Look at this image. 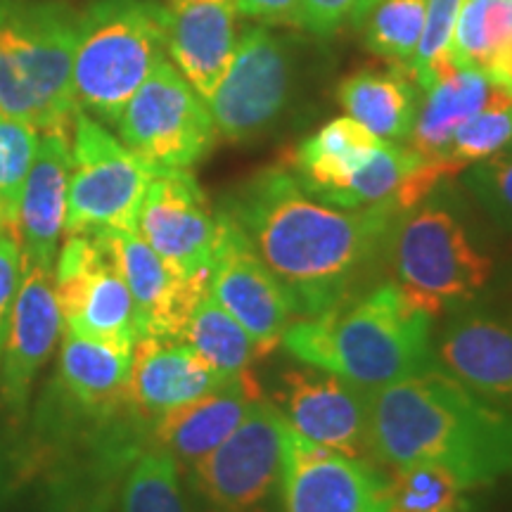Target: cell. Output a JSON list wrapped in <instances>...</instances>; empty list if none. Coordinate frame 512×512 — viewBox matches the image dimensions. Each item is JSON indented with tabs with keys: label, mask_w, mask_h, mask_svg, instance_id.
<instances>
[{
	"label": "cell",
	"mask_w": 512,
	"mask_h": 512,
	"mask_svg": "<svg viewBox=\"0 0 512 512\" xmlns=\"http://www.w3.org/2000/svg\"><path fill=\"white\" fill-rule=\"evenodd\" d=\"M290 368L280 375L275 394L278 411L299 437L344 453L370 456V392L328 370L313 366Z\"/></svg>",
	"instance_id": "5bb4252c"
},
{
	"label": "cell",
	"mask_w": 512,
	"mask_h": 512,
	"mask_svg": "<svg viewBox=\"0 0 512 512\" xmlns=\"http://www.w3.org/2000/svg\"><path fill=\"white\" fill-rule=\"evenodd\" d=\"M62 330L53 268L22 266V285L12 306L8 339L0 356V403L15 420L27 411L38 370L53 356Z\"/></svg>",
	"instance_id": "2e32d148"
},
{
	"label": "cell",
	"mask_w": 512,
	"mask_h": 512,
	"mask_svg": "<svg viewBox=\"0 0 512 512\" xmlns=\"http://www.w3.org/2000/svg\"><path fill=\"white\" fill-rule=\"evenodd\" d=\"M261 399L264 392L252 370L228 377L209 394L152 422V446H162L176 460L178 470L185 467L190 472L238 430Z\"/></svg>",
	"instance_id": "ac0fdd59"
},
{
	"label": "cell",
	"mask_w": 512,
	"mask_h": 512,
	"mask_svg": "<svg viewBox=\"0 0 512 512\" xmlns=\"http://www.w3.org/2000/svg\"><path fill=\"white\" fill-rule=\"evenodd\" d=\"M373 3H377V0H356V5H354V12H351V22L354 24H358L361 22V17H363V12H366L370 5Z\"/></svg>",
	"instance_id": "ab89813d"
},
{
	"label": "cell",
	"mask_w": 512,
	"mask_h": 512,
	"mask_svg": "<svg viewBox=\"0 0 512 512\" xmlns=\"http://www.w3.org/2000/svg\"><path fill=\"white\" fill-rule=\"evenodd\" d=\"M508 38H512V0H463L453 29L451 60L484 72Z\"/></svg>",
	"instance_id": "f546056e"
},
{
	"label": "cell",
	"mask_w": 512,
	"mask_h": 512,
	"mask_svg": "<svg viewBox=\"0 0 512 512\" xmlns=\"http://www.w3.org/2000/svg\"><path fill=\"white\" fill-rule=\"evenodd\" d=\"M69 169L72 136L43 133L10 233L22 252V266H55L67 221Z\"/></svg>",
	"instance_id": "ffe728a7"
},
{
	"label": "cell",
	"mask_w": 512,
	"mask_h": 512,
	"mask_svg": "<svg viewBox=\"0 0 512 512\" xmlns=\"http://www.w3.org/2000/svg\"><path fill=\"white\" fill-rule=\"evenodd\" d=\"M512 147V93L503 91L498 98L470 117L453 133L441 162L453 176L463 174L467 166L482 162Z\"/></svg>",
	"instance_id": "4dcf8cb0"
},
{
	"label": "cell",
	"mask_w": 512,
	"mask_h": 512,
	"mask_svg": "<svg viewBox=\"0 0 512 512\" xmlns=\"http://www.w3.org/2000/svg\"><path fill=\"white\" fill-rule=\"evenodd\" d=\"M121 512H190L176 460L162 446H147L121 482Z\"/></svg>",
	"instance_id": "f1b7e54d"
},
{
	"label": "cell",
	"mask_w": 512,
	"mask_h": 512,
	"mask_svg": "<svg viewBox=\"0 0 512 512\" xmlns=\"http://www.w3.org/2000/svg\"><path fill=\"white\" fill-rule=\"evenodd\" d=\"M155 174L105 124L76 114L64 235L138 230L140 207Z\"/></svg>",
	"instance_id": "52a82bcc"
},
{
	"label": "cell",
	"mask_w": 512,
	"mask_h": 512,
	"mask_svg": "<svg viewBox=\"0 0 512 512\" xmlns=\"http://www.w3.org/2000/svg\"><path fill=\"white\" fill-rule=\"evenodd\" d=\"M425 15L427 0H377L363 12L356 27L363 29L370 53L408 72L425 27Z\"/></svg>",
	"instance_id": "83f0119b"
},
{
	"label": "cell",
	"mask_w": 512,
	"mask_h": 512,
	"mask_svg": "<svg viewBox=\"0 0 512 512\" xmlns=\"http://www.w3.org/2000/svg\"><path fill=\"white\" fill-rule=\"evenodd\" d=\"M463 185L486 214L512 235V147L463 171Z\"/></svg>",
	"instance_id": "e575fe53"
},
{
	"label": "cell",
	"mask_w": 512,
	"mask_h": 512,
	"mask_svg": "<svg viewBox=\"0 0 512 512\" xmlns=\"http://www.w3.org/2000/svg\"><path fill=\"white\" fill-rule=\"evenodd\" d=\"M380 143L382 138L347 114L328 121L313 136L304 138L294 150L292 166H287L309 195L332 204Z\"/></svg>",
	"instance_id": "d4e9b609"
},
{
	"label": "cell",
	"mask_w": 512,
	"mask_h": 512,
	"mask_svg": "<svg viewBox=\"0 0 512 512\" xmlns=\"http://www.w3.org/2000/svg\"><path fill=\"white\" fill-rule=\"evenodd\" d=\"M238 15L299 27V0H235Z\"/></svg>",
	"instance_id": "74e56055"
},
{
	"label": "cell",
	"mask_w": 512,
	"mask_h": 512,
	"mask_svg": "<svg viewBox=\"0 0 512 512\" xmlns=\"http://www.w3.org/2000/svg\"><path fill=\"white\" fill-rule=\"evenodd\" d=\"M166 53L183 79L209 102L238 48L235 0H169Z\"/></svg>",
	"instance_id": "d6986e66"
},
{
	"label": "cell",
	"mask_w": 512,
	"mask_h": 512,
	"mask_svg": "<svg viewBox=\"0 0 512 512\" xmlns=\"http://www.w3.org/2000/svg\"><path fill=\"white\" fill-rule=\"evenodd\" d=\"M280 496L285 512H392V479L370 460L313 444L287 425Z\"/></svg>",
	"instance_id": "7c38bea8"
},
{
	"label": "cell",
	"mask_w": 512,
	"mask_h": 512,
	"mask_svg": "<svg viewBox=\"0 0 512 512\" xmlns=\"http://www.w3.org/2000/svg\"><path fill=\"white\" fill-rule=\"evenodd\" d=\"M64 332L119 349L138 342V316L131 292L98 235H67L53 266Z\"/></svg>",
	"instance_id": "30bf717a"
},
{
	"label": "cell",
	"mask_w": 512,
	"mask_h": 512,
	"mask_svg": "<svg viewBox=\"0 0 512 512\" xmlns=\"http://www.w3.org/2000/svg\"><path fill=\"white\" fill-rule=\"evenodd\" d=\"M183 342H188L219 373L221 380L247 373L259 358L247 330L216 302L211 292H204L197 302L185 325Z\"/></svg>",
	"instance_id": "4316f807"
},
{
	"label": "cell",
	"mask_w": 512,
	"mask_h": 512,
	"mask_svg": "<svg viewBox=\"0 0 512 512\" xmlns=\"http://www.w3.org/2000/svg\"><path fill=\"white\" fill-rule=\"evenodd\" d=\"M117 131L121 143L155 171H190L219 138L209 105L166 57L128 100Z\"/></svg>",
	"instance_id": "ba28073f"
},
{
	"label": "cell",
	"mask_w": 512,
	"mask_h": 512,
	"mask_svg": "<svg viewBox=\"0 0 512 512\" xmlns=\"http://www.w3.org/2000/svg\"><path fill=\"white\" fill-rule=\"evenodd\" d=\"M484 74L489 76L496 86L505 88V91L512 93V38L498 48V53L491 57V62L486 64Z\"/></svg>",
	"instance_id": "f35d334b"
},
{
	"label": "cell",
	"mask_w": 512,
	"mask_h": 512,
	"mask_svg": "<svg viewBox=\"0 0 512 512\" xmlns=\"http://www.w3.org/2000/svg\"><path fill=\"white\" fill-rule=\"evenodd\" d=\"M79 12L64 0H0V114L72 136Z\"/></svg>",
	"instance_id": "277c9868"
},
{
	"label": "cell",
	"mask_w": 512,
	"mask_h": 512,
	"mask_svg": "<svg viewBox=\"0 0 512 512\" xmlns=\"http://www.w3.org/2000/svg\"><path fill=\"white\" fill-rule=\"evenodd\" d=\"M439 188L396 219L384 252L394 283L432 316L472 302L494 275L491 256L472 242Z\"/></svg>",
	"instance_id": "8992f818"
},
{
	"label": "cell",
	"mask_w": 512,
	"mask_h": 512,
	"mask_svg": "<svg viewBox=\"0 0 512 512\" xmlns=\"http://www.w3.org/2000/svg\"><path fill=\"white\" fill-rule=\"evenodd\" d=\"M356 0H299V27L316 36H332L351 17Z\"/></svg>",
	"instance_id": "8d00e7d4"
},
{
	"label": "cell",
	"mask_w": 512,
	"mask_h": 512,
	"mask_svg": "<svg viewBox=\"0 0 512 512\" xmlns=\"http://www.w3.org/2000/svg\"><path fill=\"white\" fill-rule=\"evenodd\" d=\"M169 12L157 0H93L79 12L74 98L79 112L107 126L166 55Z\"/></svg>",
	"instance_id": "5b68a950"
},
{
	"label": "cell",
	"mask_w": 512,
	"mask_h": 512,
	"mask_svg": "<svg viewBox=\"0 0 512 512\" xmlns=\"http://www.w3.org/2000/svg\"><path fill=\"white\" fill-rule=\"evenodd\" d=\"M41 133L27 121L0 114V211L5 233H12L17 219L19 197L34 164Z\"/></svg>",
	"instance_id": "d6a6232c"
},
{
	"label": "cell",
	"mask_w": 512,
	"mask_h": 512,
	"mask_svg": "<svg viewBox=\"0 0 512 512\" xmlns=\"http://www.w3.org/2000/svg\"><path fill=\"white\" fill-rule=\"evenodd\" d=\"M460 5L463 0H427L425 27L406 72L420 91H427L441 74L456 67V62L451 60V41Z\"/></svg>",
	"instance_id": "836d02e7"
},
{
	"label": "cell",
	"mask_w": 512,
	"mask_h": 512,
	"mask_svg": "<svg viewBox=\"0 0 512 512\" xmlns=\"http://www.w3.org/2000/svg\"><path fill=\"white\" fill-rule=\"evenodd\" d=\"M98 238L110 249L136 304L138 339H183L192 311L202 294L209 292V278L185 280L176 275L138 230H107Z\"/></svg>",
	"instance_id": "e0dca14e"
},
{
	"label": "cell",
	"mask_w": 512,
	"mask_h": 512,
	"mask_svg": "<svg viewBox=\"0 0 512 512\" xmlns=\"http://www.w3.org/2000/svg\"><path fill=\"white\" fill-rule=\"evenodd\" d=\"M292 81L290 43L266 27L242 31L233 62L207 102L219 136L228 143L266 136L287 110Z\"/></svg>",
	"instance_id": "8fae6325"
},
{
	"label": "cell",
	"mask_w": 512,
	"mask_h": 512,
	"mask_svg": "<svg viewBox=\"0 0 512 512\" xmlns=\"http://www.w3.org/2000/svg\"><path fill=\"white\" fill-rule=\"evenodd\" d=\"M465 486L437 463H415L394 470L392 512H467Z\"/></svg>",
	"instance_id": "1f68e13d"
},
{
	"label": "cell",
	"mask_w": 512,
	"mask_h": 512,
	"mask_svg": "<svg viewBox=\"0 0 512 512\" xmlns=\"http://www.w3.org/2000/svg\"><path fill=\"white\" fill-rule=\"evenodd\" d=\"M368 437L380 463H437L465 489L512 475V413L437 368L370 392Z\"/></svg>",
	"instance_id": "7a4b0ae2"
},
{
	"label": "cell",
	"mask_w": 512,
	"mask_h": 512,
	"mask_svg": "<svg viewBox=\"0 0 512 512\" xmlns=\"http://www.w3.org/2000/svg\"><path fill=\"white\" fill-rule=\"evenodd\" d=\"M131 351L64 332L50 392L93 415L124 411L133 406L128 396Z\"/></svg>",
	"instance_id": "603a6c76"
},
{
	"label": "cell",
	"mask_w": 512,
	"mask_h": 512,
	"mask_svg": "<svg viewBox=\"0 0 512 512\" xmlns=\"http://www.w3.org/2000/svg\"><path fill=\"white\" fill-rule=\"evenodd\" d=\"M441 370L494 406L512 411V320L465 313L439 337Z\"/></svg>",
	"instance_id": "7402d4cb"
},
{
	"label": "cell",
	"mask_w": 512,
	"mask_h": 512,
	"mask_svg": "<svg viewBox=\"0 0 512 512\" xmlns=\"http://www.w3.org/2000/svg\"><path fill=\"white\" fill-rule=\"evenodd\" d=\"M285 418L261 399L219 448L188 472L204 512H268L283 465Z\"/></svg>",
	"instance_id": "9c48e42d"
},
{
	"label": "cell",
	"mask_w": 512,
	"mask_h": 512,
	"mask_svg": "<svg viewBox=\"0 0 512 512\" xmlns=\"http://www.w3.org/2000/svg\"><path fill=\"white\" fill-rule=\"evenodd\" d=\"M415 81L401 69H358L339 83L337 102L342 110L373 131L377 138L403 143L411 138L418 114Z\"/></svg>",
	"instance_id": "484cf974"
},
{
	"label": "cell",
	"mask_w": 512,
	"mask_h": 512,
	"mask_svg": "<svg viewBox=\"0 0 512 512\" xmlns=\"http://www.w3.org/2000/svg\"><path fill=\"white\" fill-rule=\"evenodd\" d=\"M503 91L505 88L496 86L482 69L460 64L451 67L425 91L408 138L411 147L418 155L441 162L453 133L467 119L489 107Z\"/></svg>",
	"instance_id": "cb8c5ba5"
},
{
	"label": "cell",
	"mask_w": 512,
	"mask_h": 512,
	"mask_svg": "<svg viewBox=\"0 0 512 512\" xmlns=\"http://www.w3.org/2000/svg\"><path fill=\"white\" fill-rule=\"evenodd\" d=\"M432 318L387 280L316 316L297 318L283 344L299 363L375 392L432 368Z\"/></svg>",
	"instance_id": "3957f363"
},
{
	"label": "cell",
	"mask_w": 512,
	"mask_h": 512,
	"mask_svg": "<svg viewBox=\"0 0 512 512\" xmlns=\"http://www.w3.org/2000/svg\"><path fill=\"white\" fill-rule=\"evenodd\" d=\"M219 214L221 240L211 266L209 292L247 330L259 358H264L283 342L290 328L294 318L290 302L245 233L221 209Z\"/></svg>",
	"instance_id": "9a60e30c"
},
{
	"label": "cell",
	"mask_w": 512,
	"mask_h": 512,
	"mask_svg": "<svg viewBox=\"0 0 512 512\" xmlns=\"http://www.w3.org/2000/svg\"><path fill=\"white\" fill-rule=\"evenodd\" d=\"M5 230V223H3V211H0V233Z\"/></svg>",
	"instance_id": "b9f144b4"
},
{
	"label": "cell",
	"mask_w": 512,
	"mask_h": 512,
	"mask_svg": "<svg viewBox=\"0 0 512 512\" xmlns=\"http://www.w3.org/2000/svg\"><path fill=\"white\" fill-rule=\"evenodd\" d=\"M221 382L219 373L183 339L140 337L133 344L128 396L150 425L209 394Z\"/></svg>",
	"instance_id": "44dd1931"
},
{
	"label": "cell",
	"mask_w": 512,
	"mask_h": 512,
	"mask_svg": "<svg viewBox=\"0 0 512 512\" xmlns=\"http://www.w3.org/2000/svg\"><path fill=\"white\" fill-rule=\"evenodd\" d=\"M249 245L285 292L294 318L344 302L387 252L396 204L339 209L304 190L290 166H266L223 200Z\"/></svg>",
	"instance_id": "6da1fadb"
},
{
	"label": "cell",
	"mask_w": 512,
	"mask_h": 512,
	"mask_svg": "<svg viewBox=\"0 0 512 512\" xmlns=\"http://www.w3.org/2000/svg\"><path fill=\"white\" fill-rule=\"evenodd\" d=\"M36 512H57V510H53V508H46V505H38V510Z\"/></svg>",
	"instance_id": "60d3db41"
},
{
	"label": "cell",
	"mask_w": 512,
	"mask_h": 512,
	"mask_svg": "<svg viewBox=\"0 0 512 512\" xmlns=\"http://www.w3.org/2000/svg\"><path fill=\"white\" fill-rule=\"evenodd\" d=\"M22 285V252L10 233H0V356L8 339L12 306Z\"/></svg>",
	"instance_id": "d590c367"
},
{
	"label": "cell",
	"mask_w": 512,
	"mask_h": 512,
	"mask_svg": "<svg viewBox=\"0 0 512 512\" xmlns=\"http://www.w3.org/2000/svg\"><path fill=\"white\" fill-rule=\"evenodd\" d=\"M138 233L176 275L209 278L221 240V214L190 171H157L140 207Z\"/></svg>",
	"instance_id": "4fadbf2b"
}]
</instances>
